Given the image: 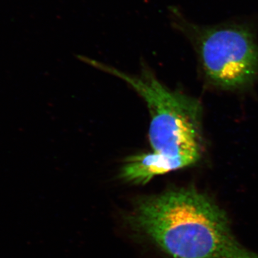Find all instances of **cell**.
Returning <instances> with one entry per match:
<instances>
[{
  "label": "cell",
  "mask_w": 258,
  "mask_h": 258,
  "mask_svg": "<svg viewBox=\"0 0 258 258\" xmlns=\"http://www.w3.org/2000/svg\"><path fill=\"white\" fill-rule=\"evenodd\" d=\"M127 220L171 258H258L236 239L225 212L195 188L140 199Z\"/></svg>",
  "instance_id": "1"
},
{
  "label": "cell",
  "mask_w": 258,
  "mask_h": 258,
  "mask_svg": "<svg viewBox=\"0 0 258 258\" xmlns=\"http://www.w3.org/2000/svg\"><path fill=\"white\" fill-rule=\"evenodd\" d=\"M186 167L184 163L179 159L154 152L142 153L125 159L120 176L125 182L144 185L155 176Z\"/></svg>",
  "instance_id": "4"
},
{
  "label": "cell",
  "mask_w": 258,
  "mask_h": 258,
  "mask_svg": "<svg viewBox=\"0 0 258 258\" xmlns=\"http://www.w3.org/2000/svg\"><path fill=\"white\" fill-rule=\"evenodd\" d=\"M195 29V27H193ZM196 46L207 81L219 89L246 88L258 76V45L240 25L196 28Z\"/></svg>",
  "instance_id": "3"
},
{
  "label": "cell",
  "mask_w": 258,
  "mask_h": 258,
  "mask_svg": "<svg viewBox=\"0 0 258 258\" xmlns=\"http://www.w3.org/2000/svg\"><path fill=\"white\" fill-rule=\"evenodd\" d=\"M81 60L123 80L147 103L150 113L149 139L152 152L195 165L203 156V108L198 100L163 85L144 68L139 76H131L88 57Z\"/></svg>",
  "instance_id": "2"
}]
</instances>
